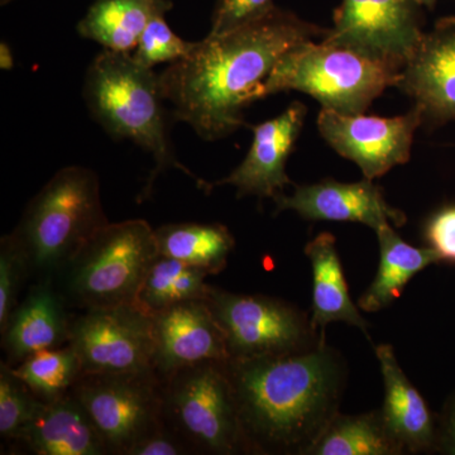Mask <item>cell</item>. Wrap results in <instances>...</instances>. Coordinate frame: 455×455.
Returning <instances> with one entry per match:
<instances>
[{"label": "cell", "instance_id": "e0dca14e", "mask_svg": "<svg viewBox=\"0 0 455 455\" xmlns=\"http://www.w3.org/2000/svg\"><path fill=\"white\" fill-rule=\"evenodd\" d=\"M383 379L381 415L391 438L403 454L436 453L438 416L398 364L394 347H374Z\"/></svg>", "mask_w": 455, "mask_h": 455}, {"label": "cell", "instance_id": "3957f363", "mask_svg": "<svg viewBox=\"0 0 455 455\" xmlns=\"http://www.w3.org/2000/svg\"><path fill=\"white\" fill-rule=\"evenodd\" d=\"M84 98L90 114L116 140H130L155 160L140 200L151 194L164 170L176 169L211 193V184L194 175L173 154L160 76L127 52L104 50L86 71Z\"/></svg>", "mask_w": 455, "mask_h": 455}, {"label": "cell", "instance_id": "d4e9b609", "mask_svg": "<svg viewBox=\"0 0 455 455\" xmlns=\"http://www.w3.org/2000/svg\"><path fill=\"white\" fill-rule=\"evenodd\" d=\"M208 276L203 269L158 254L140 284L134 305L155 316L181 302L206 300L212 287L205 283Z\"/></svg>", "mask_w": 455, "mask_h": 455}, {"label": "cell", "instance_id": "9c48e42d", "mask_svg": "<svg viewBox=\"0 0 455 455\" xmlns=\"http://www.w3.org/2000/svg\"><path fill=\"white\" fill-rule=\"evenodd\" d=\"M82 403L108 454L132 449L164 427V381L155 371L83 373L71 388Z\"/></svg>", "mask_w": 455, "mask_h": 455}, {"label": "cell", "instance_id": "ac0fdd59", "mask_svg": "<svg viewBox=\"0 0 455 455\" xmlns=\"http://www.w3.org/2000/svg\"><path fill=\"white\" fill-rule=\"evenodd\" d=\"M70 322L64 295L57 291L52 281L42 280L33 286L2 331L9 366L14 367L41 350L68 343Z\"/></svg>", "mask_w": 455, "mask_h": 455}, {"label": "cell", "instance_id": "83f0119b", "mask_svg": "<svg viewBox=\"0 0 455 455\" xmlns=\"http://www.w3.org/2000/svg\"><path fill=\"white\" fill-rule=\"evenodd\" d=\"M164 16L166 14H158L152 18L137 44L133 59L145 68H154L164 62L172 64L190 55L196 47V42L180 38L167 25Z\"/></svg>", "mask_w": 455, "mask_h": 455}, {"label": "cell", "instance_id": "d6986e66", "mask_svg": "<svg viewBox=\"0 0 455 455\" xmlns=\"http://www.w3.org/2000/svg\"><path fill=\"white\" fill-rule=\"evenodd\" d=\"M20 442L38 455L108 454L97 427L71 392L44 403Z\"/></svg>", "mask_w": 455, "mask_h": 455}, {"label": "cell", "instance_id": "5b68a950", "mask_svg": "<svg viewBox=\"0 0 455 455\" xmlns=\"http://www.w3.org/2000/svg\"><path fill=\"white\" fill-rule=\"evenodd\" d=\"M401 71L355 51L310 40L292 47L260 84L254 101L277 92H304L324 109L364 114L386 89L396 86Z\"/></svg>", "mask_w": 455, "mask_h": 455}, {"label": "cell", "instance_id": "4dcf8cb0", "mask_svg": "<svg viewBox=\"0 0 455 455\" xmlns=\"http://www.w3.org/2000/svg\"><path fill=\"white\" fill-rule=\"evenodd\" d=\"M425 241L440 259L455 263V205L444 206L427 220Z\"/></svg>", "mask_w": 455, "mask_h": 455}, {"label": "cell", "instance_id": "6da1fadb", "mask_svg": "<svg viewBox=\"0 0 455 455\" xmlns=\"http://www.w3.org/2000/svg\"><path fill=\"white\" fill-rule=\"evenodd\" d=\"M328 29L272 5L265 13L221 35L196 42L190 55L160 76L173 118L188 123L200 139L223 140L245 125V107L272 68L292 47L324 38Z\"/></svg>", "mask_w": 455, "mask_h": 455}, {"label": "cell", "instance_id": "8992f818", "mask_svg": "<svg viewBox=\"0 0 455 455\" xmlns=\"http://www.w3.org/2000/svg\"><path fill=\"white\" fill-rule=\"evenodd\" d=\"M164 424L193 454H251L226 362L190 364L164 379Z\"/></svg>", "mask_w": 455, "mask_h": 455}, {"label": "cell", "instance_id": "4316f807", "mask_svg": "<svg viewBox=\"0 0 455 455\" xmlns=\"http://www.w3.org/2000/svg\"><path fill=\"white\" fill-rule=\"evenodd\" d=\"M44 401L36 396L13 367L0 364V434L3 439L20 442L40 412Z\"/></svg>", "mask_w": 455, "mask_h": 455}, {"label": "cell", "instance_id": "8fae6325", "mask_svg": "<svg viewBox=\"0 0 455 455\" xmlns=\"http://www.w3.org/2000/svg\"><path fill=\"white\" fill-rule=\"evenodd\" d=\"M423 7L415 0H341L323 41L403 70L423 38Z\"/></svg>", "mask_w": 455, "mask_h": 455}, {"label": "cell", "instance_id": "7402d4cb", "mask_svg": "<svg viewBox=\"0 0 455 455\" xmlns=\"http://www.w3.org/2000/svg\"><path fill=\"white\" fill-rule=\"evenodd\" d=\"M171 9V0H94L77 32L106 50L130 53L152 18Z\"/></svg>", "mask_w": 455, "mask_h": 455}, {"label": "cell", "instance_id": "4fadbf2b", "mask_svg": "<svg viewBox=\"0 0 455 455\" xmlns=\"http://www.w3.org/2000/svg\"><path fill=\"white\" fill-rule=\"evenodd\" d=\"M277 212L292 211L307 220L353 221L372 228L406 224L405 212L386 202L382 188L373 180L339 182L333 179L311 185H298L292 196L283 193L274 197Z\"/></svg>", "mask_w": 455, "mask_h": 455}, {"label": "cell", "instance_id": "7a4b0ae2", "mask_svg": "<svg viewBox=\"0 0 455 455\" xmlns=\"http://www.w3.org/2000/svg\"><path fill=\"white\" fill-rule=\"evenodd\" d=\"M226 371L251 454L305 455L339 412L348 368L326 341L267 357L228 359Z\"/></svg>", "mask_w": 455, "mask_h": 455}, {"label": "cell", "instance_id": "ba28073f", "mask_svg": "<svg viewBox=\"0 0 455 455\" xmlns=\"http://www.w3.org/2000/svg\"><path fill=\"white\" fill-rule=\"evenodd\" d=\"M205 301L226 338L229 359L307 352L325 341L311 317L291 302L214 286Z\"/></svg>", "mask_w": 455, "mask_h": 455}, {"label": "cell", "instance_id": "277c9868", "mask_svg": "<svg viewBox=\"0 0 455 455\" xmlns=\"http://www.w3.org/2000/svg\"><path fill=\"white\" fill-rule=\"evenodd\" d=\"M108 223L97 173L68 166L33 197L13 235L25 248L31 274L50 280Z\"/></svg>", "mask_w": 455, "mask_h": 455}, {"label": "cell", "instance_id": "836d02e7", "mask_svg": "<svg viewBox=\"0 0 455 455\" xmlns=\"http://www.w3.org/2000/svg\"><path fill=\"white\" fill-rule=\"evenodd\" d=\"M14 66V56L7 42L0 44V68L3 70H11Z\"/></svg>", "mask_w": 455, "mask_h": 455}, {"label": "cell", "instance_id": "5bb4252c", "mask_svg": "<svg viewBox=\"0 0 455 455\" xmlns=\"http://www.w3.org/2000/svg\"><path fill=\"white\" fill-rule=\"evenodd\" d=\"M396 88L420 108L427 124L455 121V17L442 18L424 33Z\"/></svg>", "mask_w": 455, "mask_h": 455}, {"label": "cell", "instance_id": "44dd1931", "mask_svg": "<svg viewBox=\"0 0 455 455\" xmlns=\"http://www.w3.org/2000/svg\"><path fill=\"white\" fill-rule=\"evenodd\" d=\"M394 228L387 224L376 230L379 244V269L373 283L357 302L359 309L366 313H377L390 307L403 295L412 277L442 262L433 248L406 243Z\"/></svg>", "mask_w": 455, "mask_h": 455}, {"label": "cell", "instance_id": "e575fe53", "mask_svg": "<svg viewBox=\"0 0 455 455\" xmlns=\"http://www.w3.org/2000/svg\"><path fill=\"white\" fill-rule=\"evenodd\" d=\"M415 2L423 8L434 9L438 0H415Z\"/></svg>", "mask_w": 455, "mask_h": 455}, {"label": "cell", "instance_id": "1f68e13d", "mask_svg": "<svg viewBox=\"0 0 455 455\" xmlns=\"http://www.w3.org/2000/svg\"><path fill=\"white\" fill-rule=\"evenodd\" d=\"M193 454L181 439L164 425L151 435L140 440L130 455H185Z\"/></svg>", "mask_w": 455, "mask_h": 455}, {"label": "cell", "instance_id": "603a6c76", "mask_svg": "<svg viewBox=\"0 0 455 455\" xmlns=\"http://www.w3.org/2000/svg\"><path fill=\"white\" fill-rule=\"evenodd\" d=\"M158 253L218 275L226 268L235 236L223 224H166L155 229Z\"/></svg>", "mask_w": 455, "mask_h": 455}, {"label": "cell", "instance_id": "9a60e30c", "mask_svg": "<svg viewBox=\"0 0 455 455\" xmlns=\"http://www.w3.org/2000/svg\"><path fill=\"white\" fill-rule=\"evenodd\" d=\"M307 112L304 104L293 101L276 118L252 125L253 142L243 163L227 178L211 184V188L230 185L236 188L239 197L259 199H274L283 193L284 187L292 184L286 164L300 137Z\"/></svg>", "mask_w": 455, "mask_h": 455}, {"label": "cell", "instance_id": "d6a6232c", "mask_svg": "<svg viewBox=\"0 0 455 455\" xmlns=\"http://www.w3.org/2000/svg\"><path fill=\"white\" fill-rule=\"evenodd\" d=\"M436 453L455 455V391L445 401L438 416Z\"/></svg>", "mask_w": 455, "mask_h": 455}, {"label": "cell", "instance_id": "2e32d148", "mask_svg": "<svg viewBox=\"0 0 455 455\" xmlns=\"http://www.w3.org/2000/svg\"><path fill=\"white\" fill-rule=\"evenodd\" d=\"M155 371L167 379L180 368L229 359L226 338L205 300L173 305L154 316Z\"/></svg>", "mask_w": 455, "mask_h": 455}, {"label": "cell", "instance_id": "ffe728a7", "mask_svg": "<svg viewBox=\"0 0 455 455\" xmlns=\"http://www.w3.org/2000/svg\"><path fill=\"white\" fill-rule=\"evenodd\" d=\"M305 254L313 269V305L311 323L314 329L325 335L331 323H347L355 326L367 338L370 324L362 316L358 305L350 298L348 283L344 275L335 236L323 232L305 245Z\"/></svg>", "mask_w": 455, "mask_h": 455}, {"label": "cell", "instance_id": "f546056e", "mask_svg": "<svg viewBox=\"0 0 455 455\" xmlns=\"http://www.w3.org/2000/svg\"><path fill=\"white\" fill-rule=\"evenodd\" d=\"M274 0H217L208 35L217 36L232 31L265 13Z\"/></svg>", "mask_w": 455, "mask_h": 455}, {"label": "cell", "instance_id": "cb8c5ba5", "mask_svg": "<svg viewBox=\"0 0 455 455\" xmlns=\"http://www.w3.org/2000/svg\"><path fill=\"white\" fill-rule=\"evenodd\" d=\"M403 449L391 438L381 411L344 415L329 421L305 455H401Z\"/></svg>", "mask_w": 455, "mask_h": 455}, {"label": "cell", "instance_id": "30bf717a", "mask_svg": "<svg viewBox=\"0 0 455 455\" xmlns=\"http://www.w3.org/2000/svg\"><path fill=\"white\" fill-rule=\"evenodd\" d=\"M68 344L84 373L155 371L154 316L134 304L85 309L71 319Z\"/></svg>", "mask_w": 455, "mask_h": 455}, {"label": "cell", "instance_id": "52a82bcc", "mask_svg": "<svg viewBox=\"0 0 455 455\" xmlns=\"http://www.w3.org/2000/svg\"><path fill=\"white\" fill-rule=\"evenodd\" d=\"M158 254L155 229L146 220L108 223L60 274L68 298L85 309L134 304Z\"/></svg>", "mask_w": 455, "mask_h": 455}, {"label": "cell", "instance_id": "f1b7e54d", "mask_svg": "<svg viewBox=\"0 0 455 455\" xmlns=\"http://www.w3.org/2000/svg\"><path fill=\"white\" fill-rule=\"evenodd\" d=\"M31 274L25 248L17 236L4 235L0 241V331L18 305L23 281Z\"/></svg>", "mask_w": 455, "mask_h": 455}, {"label": "cell", "instance_id": "484cf974", "mask_svg": "<svg viewBox=\"0 0 455 455\" xmlns=\"http://www.w3.org/2000/svg\"><path fill=\"white\" fill-rule=\"evenodd\" d=\"M13 372L41 401L51 403L68 395L84 371L79 355L68 344L29 355Z\"/></svg>", "mask_w": 455, "mask_h": 455}, {"label": "cell", "instance_id": "7c38bea8", "mask_svg": "<svg viewBox=\"0 0 455 455\" xmlns=\"http://www.w3.org/2000/svg\"><path fill=\"white\" fill-rule=\"evenodd\" d=\"M423 123L418 106L394 118L348 116L322 108L316 121L325 142L357 164L368 180L382 178L398 164L409 163L415 132Z\"/></svg>", "mask_w": 455, "mask_h": 455}, {"label": "cell", "instance_id": "d590c367", "mask_svg": "<svg viewBox=\"0 0 455 455\" xmlns=\"http://www.w3.org/2000/svg\"><path fill=\"white\" fill-rule=\"evenodd\" d=\"M12 0H0V3H2V5L8 4V3H11Z\"/></svg>", "mask_w": 455, "mask_h": 455}]
</instances>
